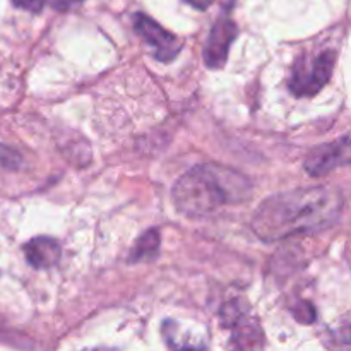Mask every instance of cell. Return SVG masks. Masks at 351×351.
Wrapping results in <instances>:
<instances>
[{
  "instance_id": "cell-9",
  "label": "cell",
  "mask_w": 351,
  "mask_h": 351,
  "mask_svg": "<svg viewBox=\"0 0 351 351\" xmlns=\"http://www.w3.org/2000/svg\"><path fill=\"white\" fill-rule=\"evenodd\" d=\"M161 247V233L158 228L147 230L146 233L137 239L136 245L129 254V263H146V261H153L160 256Z\"/></svg>"
},
{
  "instance_id": "cell-13",
  "label": "cell",
  "mask_w": 351,
  "mask_h": 351,
  "mask_svg": "<svg viewBox=\"0 0 351 351\" xmlns=\"http://www.w3.org/2000/svg\"><path fill=\"white\" fill-rule=\"evenodd\" d=\"M84 0H51V7L58 12H69V10L79 7Z\"/></svg>"
},
{
  "instance_id": "cell-2",
  "label": "cell",
  "mask_w": 351,
  "mask_h": 351,
  "mask_svg": "<svg viewBox=\"0 0 351 351\" xmlns=\"http://www.w3.org/2000/svg\"><path fill=\"white\" fill-rule=\"evenodd\" d=\"M252 182L239 170L219 163H201L182 175L171 191L173 204L189 218H206L226 206L249 201Z\"/></svg>"
},
{
  "instance_id": "cell-14",
  "label": "cell",
  "mask_w": 351,
  "mask_h": 351,
  "mask_svg": "<svg viewBox=\"0 0 351 351\" xmlns=\"http://www.w3.org/2000/svg\"><path fill=\"white\" fill-rule=\"evenodd\" d=\"M185 2H187L189 5L194 7V9L206 10L213 5V2H215V0H185Z\"/></svg>"
},
{
  "instance_id": "cell-4",
  "label": "cell",
  "mask_w": 351,
  "mask_h": 351,
  "mask_svg": "<svg viewBox=\"0 0 351 351\" xmlns=\"http://www.w3.org/2000/svg\"><path fill=\"white\" fill-rule=\"evenodd\" d=\"M134 29L137 31V34H141V38L151 48H154V57L160 62H163V64H170L180 53V40L173 33L165 29L153 17L146 16L143 12H137L134 16Z\"/></svg>"
},
{
  "instance_id": "cell-3",
  "label": "cell",
  "mask_w": 351,
  "mask_h": 351,
  "mask_svg": "<svg viewBox=\"0 0 351 351\" xmlns=\"http://www.w3.org/2000/svg\"><path fill=\"white\" fill-rule=\"evenodd\" d=\"M336 51L326 50L319 55H305L293 65V72L288 81L291 95L297 98L315 96L329 82L335 69Z\"/></svg>"
},
{
  "instance_id": "cell-5",
  "label": "cell",
  "mask_w": 351,
  "mask_h": 351,
  "mask_svg": "<svg viewBox=\"0 0 351 351\" xmlns=\"http://www.w3.org/2000/svg\"><path fill=\"white\" fill-rule=\"evenodd\" d=\"M350 163V136L345 134L335 143L321 144L307 154L304 168L311 177H324L336 168Z\"/></svg>"
},
{
  "instance_id": "cell-11",
  "label": "cell",
  "mask_w": 351,
  "mask_h": 351,
  "mask_svg": "<svg viewBox=\"0 0 351 351\" xmlns=\"http://www.w3.org/2000/svg\"><path fill=\"white\" fill-rule=\"evenodd\" d=\"M21 165V156L16 151L9 149V147L0 146V167L9 168V170H16Z\"/></svg>"
},
{
  "instance_id": "cell-8",
  "label": "cell",
  "mask_w": 351,
  "mask_h": 351,
  "mask_svg": "<svg viewBox=\"0 0 351 351\" xmlns=\"http://www.w3.org/2000/svg\"><path fill=\"white\" fill-rule=\"evenodd\" d=\"M232 346L240 350H256L264 346V335L259 321L243 312L232 326Z\"/></svg>"
},
{
  "instance_id": "cell-12",
  "label": "cell",
  "mask_w": 351,
  "mask_h": 351,
  "mask_svg": "<svg viewBox=\"0 0 351 351\" xmlns=\"http://www.w3.org/2000/svg\"><path fill=\"white\" fill-rule=\"evenodd\" d=\"M12 3L16 7H19V9L29 10V12L38 14V12H41V10H43L47 0H12Z\"/></svg>"
},
{
  "instance_id": "cell-7",
  "label": "cell",
  "mask_w": 351,
  "mask_h": 351,
  "mask_svg": "<svg viewBox=\"0 0 351 351\" xmlns=\"http://www.w3.org/2000/svg\"><path fill=\"white\" fill-rule=\"evenodd\" d=\"M24 256L34 269H50L62 257L60 243L50 237H34L23 247Z\"/></svg>"
},
{
  "instance_id": "cell-6",
  "label": "cell",
  "mask_w": 351,
  "mask_h": 351,
  "mask_svg": "<svg viewBox=\"0 0 351 351\" xmlns=\"http://www.w3.org/2000/svg\"><path fill=\"white\" fill-rule=\"evenodd\" d=\"M239 34V27H237L235 21L232 19L230 12H223L211 27L208 41L204 47V64L209 69H221L225 67L226 60H228L230 48H232L233 41L237 40Z\"/></svg>"
},
{
  "instance_id": "cell-1",
  "label": "cell",
  "mask_w": 351,
  "mask_h": 351,
  "mask_svg": "<svg viewBox=\"0 0 351 351\" xmlns=\"http://www.w3.org/2000/svg\"><path fill=\"white\" fill-rule=\"evenodd\" d=\"M343 208V192L331 185L291 189L261 202L252 216V230L264 242H283L331 228Z\"/></svg>"
},
{
  "instance_id": "cell-10",
  "label": "cell",
  "mask_w": 351,
  "mask_h": 351,
  "mask_svg": "<svg viewBox=\"0 0 351 351\" xmlns=\"http://www.w3.org/2000/svg\"><path fill=\"white\" fill-rule=\"evenodd\" d=\"M293 317L297 319L302 324H314L315 319H317V312H315V307L311 304V302H298L293 307Z\"/></svg>"
}]
</instances>
